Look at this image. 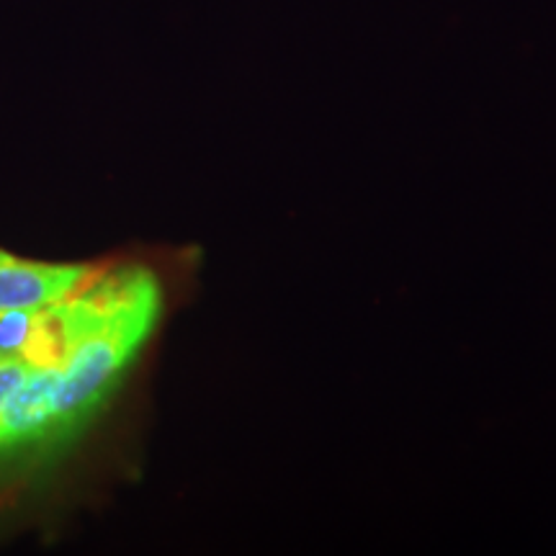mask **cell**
Here are the masks:
<instances>
[{
	"mask_svg": "<svg viewBox=\"0 0 556 556\" xmlns=\"http://www.w3.org/2000/svg\"><path fill=\"white\" fill-rule=\"evenodd\" d=\"M99 263H41L0 250V312L37 309L80 289Z\"/></svg>",
	"mask_w": 556,
	"mask_h": 556,
	"instance_id": "cell-1",
	"label": "cell"
}]
</instances>
